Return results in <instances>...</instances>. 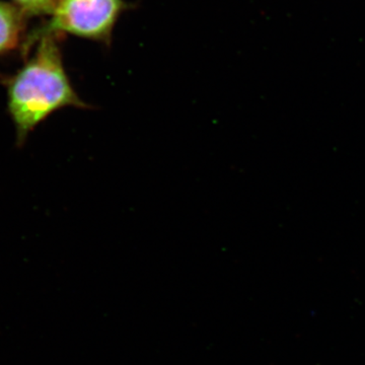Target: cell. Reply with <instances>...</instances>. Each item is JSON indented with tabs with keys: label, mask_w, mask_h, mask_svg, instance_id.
<instances>
[{
	"label": "cell",
	"mask_w": 365,
	"mask_h": 365,
	"mask_svg": "<svg viewBox=\"0 0 365 365\" xmlns=\"http://www.w3.org/2000/svg\"><path fill=\"white\" fill-rule=\"evenodd\" d=\"M59 36L37 31L29 43L37 41L31 57L14 76L4 81L7 93V111L16 129L21 146L26 137L53 113L64 108L91 109L83 102L66 71Z\"/></svg>",
	"instance_id": "1"
},
{
	"label": "cell",
	"mask_w": 365,
	"mask_h": 365,
	"mask_svg": "<svg viewBox=\"0 0 365 365\" xmlns=\"http://www.w3.org/2000/svg\"><path fill=\"white\" fill-rule=\"evenodd\" d=\"M128 9L125 0H57L41 31L109 44L118 21Z\"/></svg>",
	"instance_id": "2"
},
{
	"label": "cell",
	"mask_w": 365,
	"mask_h": 365,
	"mask_svg": "<svg viewBox=\"0 0 365 365\" xmlns=\"http://www.w3.org/2000/svg\"><path fill=\"white\" fill-rule=\"evenodd\" d=\"M26 19L13 2L0 1V57L25 42Z\"/></svg>",
	"instance_id": "3"
},
{
	"label": "cell",
	"mask_w": 365,
	"mask_h": 365,
	"mask_svg": "<svg viewBox=\"0 0 365 365\" xmlns=\"http://www.w3.org/2000/svg\"><path fill=\"white\" fill-rule=\"evenodd\" d=\"M57 0H13L26 18L30 16H50Z\"/></svg>",
	"instance_id": "4"
}]
</instances>
